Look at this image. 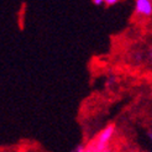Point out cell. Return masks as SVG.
Masks as SVG:
<instances>
[{
    "instance_id": "cell-1",
    "label": "cell",
    "mask_w": 152,
    "mask_h": 152,
    "mask_svg": "<svg viewBox=\"0 0 152 152\" xmlns=\"http://www.w3.org/2000/svg\"><path fill=\"white\" fill-rule=\"evenodd\" d=\"M114 131H115V126L114 125H108L99 135L96 136V139L99 140L100 142L105 143V145H108V142L110 141V139L113 137V135H114Z\"/></svg>"
},
{
    "instance_id": "cell-2",
    "label": "cell",
    "mask_w": 152,
    "mask_h": 152,
    "mask_svg": "<svg viewBox=\"0 0 152 152\" xmlns=\"http://www.w3.org/2000/svg\"><path fill=\"white\" fill-rule=\"evenodd\" d=\"M136 11L141 15L152 14V4L148 0H137L136 1Z\"/></svg>"
},
{
    "instance_id": "cell-3",
    "label": "cell",
    "mask_w": 152,
    "mask_h": 152,
    "mask_svg": "<svg viewBox=\"0 0 152 152\" xmlns=\"http://www.w3.org/2000/svg\"><path fill=\"white\" fill-rule=\"evenodd\" d=\"M106 3H108L109 5H113V4H115V3H116V0H108Z\"/></svg>"
},
{
    "instance_id": "cell-4",
    "label": "cell",
    "mask_w": 152,
    "mask_h": 152,
    "mask_svg": "<svg viewBox=\"0 0 152 152\" xmlns=\"http://www.w3.org/2000/svg\"><path fill=\"white\" fill-rule=\"evenodd\" d=\"M93 3H94L95 5H100L103 1H102V0H95V1H93Z\"/></svg>"
}]
</instances>
